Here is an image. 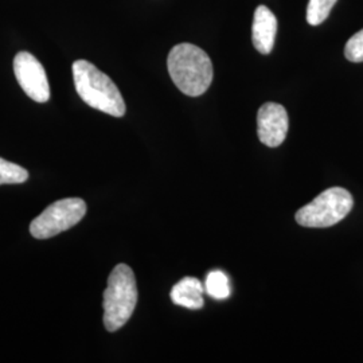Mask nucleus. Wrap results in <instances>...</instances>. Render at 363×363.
<instances>
[{
    "mask_svg": "<svg viewBox=\"0 0 363 363\" xmlns=\"http://www.w3.org/2000/svg\"><path fill=\"white\" fill-rule=\"evenodd\" d=\"M337 0H310L307 7V22L311 26H319L325 22Z\"/></svg>",
    "mask_w": 363,
    "mask_h": 363,
    "instance_id": "nucleus-11",
    "label": "nucleus"
},
{
    "mask_svg": "<svg viewBox=\"0 0 363 363\" xmlns=\"http://www.w3.org/2000/svg\"><path fill=\"white\" fill-rule=\"evenodd\" d=\"M169 77L178 89L190 97L202 96L213 81L214 70L206 52L191 43H179L167 58Z\"/></svg>",
    "mask_w": 363,
    "mask_h": 363,
    "instance_id": "nucleus-1",
    "label": "nucleus"
},
{
    "mask_svg": "<svg viewBox=\"0 0 363 363\" xmlns=\"http://www.w3.org/2000/svg\"><path fill=\"white\" fill-rule=\"evenodd\" d=\"M13 73L18 84L31 100L37 103L49 101V79L43 66L33 54L27 52H18L13 58Z\"/></svg>",
    "mask_w": 363,
    "mask_h": 363,
    "instance_id": "nucleus-6",
    "label": "nucleus"
},
{
    "mask_svg": "<svg viewBox=\"0 0 363 363\" xmlns=\"http://www.w3.org/2000/svg\"><path fill=\"white\" fill-rule=\"evenodd\" d=\"M277 19L267 6H259L255 11L252 25V42L259 54H269L274 46Z\"/></svg>",
    "mask_w": 363,
    "mask_h": 363,
    "instance_id": "nucleus-8",
    "label": "nucleus"
},
{
    "mask_svg": "<svg viewBox=\"0 0 363 363\" xmlns=\"http://www.w3.org/2000/svg\"><path fill=\"white\" fill-rule=\"evenodd\" d=\"M354 206L350 191L331 187L298 210L295 218L304 228H330L346 218Z\"/></svg>",
    "mask_w": 363,
    "mask_h": 363,
    "instance_id": "nucleus-4",
    "label": "nucleus"
},
{
    "mask_svg": "<svg viewBox=\"0 0 363 363\" xmlns=\"http://www.w3.org/2000/svg\"><path fill=\"white\" fill-rule=\"evenodd\" d=\"M289 128L286 108L277 103H265L257 113V135L267 147H279L284 143Z\"/></svg>",
    "mask_w": 363,
    "mask_h": 363,
    "instance_id": "nucleus-7",
    "label": "nucleus"
},
{
    "mask_svg": "<svg viewBox=\"0 0 363 363\" xmlns=\"http://www.w3.org/2000/svg\"><path fill=\"white\" fill-rule=\"evenodd\" d=\"M205 289L208 296L217 300H225L230 296L229 277L222 271H213L206 277Z\"/></svg>",
    "mask_w": 363,
    "mask_h": 363,
    "instance_id": "nucleus-10",
    "label": "nucleus"
},
{
    "mask_svg": "<svg viewBox=\"0 0 363 363\" xmlns=\"http://www.w3.org/2000/svg\"><path fill=\"white\" fill-rule=\"evenodd\" d=\"M73 78L78 96L85 104L113 117L125 115V103L116 84L85 60L73 64Z\"/></svg>",
    "mask_w": 363,
    "mask_h": 363,
    "instance_id": "nucleus-2",
    "label": "nucleus"
},
{
    "mask_svg": "<svg viewBox=\"0 0 363 363\" xmlns=\"http://www.w3.org/2000/svg\"><path fill=\"white\" fill-rule=\"evenodd\" d=\"M345 55L350 62H355V64L363 62V30L355 33L347 40L345 48Z\"/></svg>",
    "mask_w": 363,
    "mask_h": 363,
    "instance_id": "nucleus-13",
    "label": "nucleus"
},
{
    "mask_svg": "<svg viewBox=\"0 0 363 363\" xmlns=\"http://www.w3.org/2000/svg\"><path fill=\"white\" fill-rule=\"evenodd\" d=\"M86 214V203L81 198H66L54 202L31 222L30 233L38 240H46L77 225Z\"/></svg>",
    "mask_w": 363,
    "mask_h": 363,
    "instance_id": "nucleus-5",
    "label": "nucleus"
},
{
    "mask_svg": "<svg viewBox=\"0 0 363 363\" xmlns=\"http://www.w3.org/2000/svg\"><path fill=\"white\" fill-rule=\"evenodd\" d=\"M138 286L133 271L127 264H118L108 279L104 291V325L115 333L125 325L138 304Z\"/></svg>",
    "mask_w": 363,
    "mask_h": 363,
    "instance_id": "nucleus-3",
    "label": "nucleus"
},
{
    "mask_svg": "<svg viewBox=\"0 0 363 363\" xmlns=\"http://www.w3.org/2000/svg\"><path fill=\"white\" fill-rule=\"evenodd\" d=\"M28 179L26 169L0 157V184H16Z\"/></svg>",
    "mask_w": 363,
    "mask_h": 363,
    "instance_id": "nucleus-12",
    "label": "nucleus"
},
{
    "mask_svg": "<svg viewBox=\"0 0 363 363\" xmlns=\"http://www.w3.org/2000/svg\"><path fill=\"white\" fill-rule=\"evenodd\" d=\"M205 286L195 277H184L171 289V300L174 304L189 310H201L205 306L203 301Z\"/></svg>",
    "mask_w": 363,
    "mask_h": 363,
    "instance_id": "nucleus-9",
    "label": "nucleus"
}]
</instances>
